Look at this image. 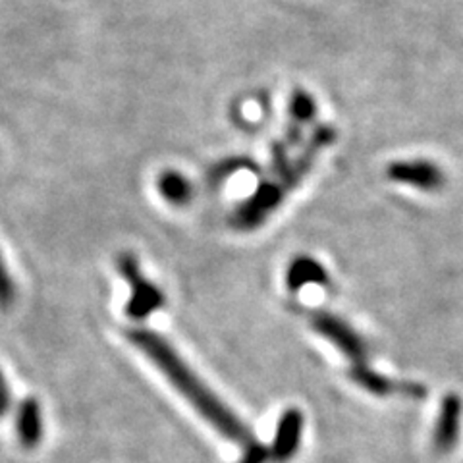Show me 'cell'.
I'll use <instances>...</instances> for the list:
<instances>
[{"label": "cell", "instance_id": "cell-12", "mask_svg": "<svg viewBox=\"0 0 463 463\" xmlns=\"http://www.w3.org/2000/svg\"><path fill=\"white\" fill-rule=\"evenodd\" d=\"M317 103L311 93L306 90H294L292 95H289V103H288V122L296 124L299 128L306 129L307 126H313L317 120Z\"/></svg>", "mask_w": 463, "mask_h": 463}, {"label": "cell", "instance_id": "cell-13", "mask_svg": "<svg viewBox=\"0 0 463 463\" xmlns=\"http://www.w3.org/2000/svg\"><path fill=\"white\" fill-rule=\"evenodd\" d=\"M14 301H16V286H14L3 253H0V309L8 311L14 306Z\"/></svg>", "mask_w": 463, "mask_h": 463}, {"label": "cell", "instance_id": "cell-2", "mask_svg": "<svg viewBox=\"0 0 463 463\" xmlns=\"http://www.w3.org/2000/svg\"><path fill=\"white\" fill-rule=\"evenodd\" d=\"M118 272L129 284V289H132V296H129L126 306V315L129 318L141 321V318H147L165 306V296L161 288L155 286L149 279H145L136 255L122 253L118 257Z\"/></svg>", "mask_w": 463, "mask_h": 463}, {"label": "cell", "instance_id": "cell-4", "mask_svg": "<svg viewBox=\"0 0 463 463\" xmlns=\"http://www.w3.org/2000/svg\"><path fill=\"white\" fill-rule=\"evenodd\" d=\"M311 326L317 335L326 338L332 345H336L347 359H352L354 365L365 364L367 344L361 338L359 332L347 325L344 318L326 311H317L311 317Z\"/></svg>", "mask_w": 463, "mask_h": 463}, {"label": "cell", "instance_id": "cell-6", "mask_svg": "<svg viewBox=\"0 0 463 463\" xmlns=\"http://www.w3.org/2000/svg\"><path fill=\"white\" fill-rule=\"evenodd\" d=\"M350 379L374 396H388L394 392H403L410 396H423L425 394V390L419 384H398L394 381L386 379L384 374L369 369L365 364L354 365L350 369Z\"/></svg>", "mask_w": 463, "mask_h": 463}, {"label": "cell", "instance_id": "cell-11", "mask_svg": "<svg viewBox=\"0 0 463 463\" xmlns=\"http://www.w3.org/2000/svg\"><path fill=\"white\" fill-rule=\"evenodd\" d=\"M158 194L174 207H184L194 197V184L178 170H166L158 176Z\"/></svg>", "mask_w": 463, "mask_h": 463}, {"label": "cell", "instance_id": "cell-3", "mask_svg": "<svg viewBox=\"0 0 463 463\" xmlns=\"http://www.w3.org/2000/svg\"><path fill=\"white\" fill-rule=\"evenodd\" d=\"M286 195L288 194L282 190V185L277 180H263L248 199H243L240 205L232 211L230 224L240 232H251L259 228L282 205Z\"/></svg>", "mask_w": 463, "mask_h": 463}, {"label": "cell", "instance_id": "cell-5", "mask_svg": "<svg viewBox=\"0 0 463 463\" xmlns=\"http://www.w3.org/2000/svg\"><path fill=\"white\" fill-rule=\"evenodd\" d=\"M303 432V415L299 410H286L277 425V434L270 448V458L277 463H288L298 454Z\"/></svg>", "mask_w": 463, "mask_h": 463}, {"label": "cell", "instance_id": "cell-9", "mask_svg": "<svg viewBox=\"0 0 463 463\" xmlns=\"http://www.w3.org/2000/svg\"><path fill=\"white\" fill-rule=\"evenodd\" d=\"M16 429H18V440L25 450H33V448L43 439V413L41 405L35 398H25L16 417Z\"/></svg>", "mask_w": 463, "mask_h": 463}, {"label": "cell", "instance_id": "cell-10", "mask_svg": "<svg viewBox=\"0 0 463 463\" xmlns=\"http://www.w3.org/2000/svg\"><path fill=\"white\" fill-rule=\"evenodd\" d=\"M459 415H461L459 400L456 396L444 398L437 430H434V446H437V450L446 452L454 446L458 439V430H459Z\"/></svg>", "mask_w": 463, "mask_h": 463}, {"label": "cell", "instance_id": "cell-1", "mask_svg": "<svg viewBox=\"0 0 463 463\" xmlns=\"http://www.w3.org/2000/svg\"><path fill=\"white\" fill-rule=\"evenodd\" d=\"M128 338L161 369V373L187 400V403L214 430H219L224 439L238 444H250L253 440L250 429L240 421L238 415L226 408L224 402L199 379L192 367L185 364L180 354L161 335H156L153 330L134 328L128 332Z\"/></svg>", "mask_w": 463, "mask_h": 463}, {"label": "cell", "instance_id": "cell-8", "mask_svg": "<svg viewBox=\"0 0 463 463\" xmlns=\"http://www.w3.org/2000/svg\"><path fill=\"white\" fill-rule=\"evenodd\" d=\"M286 284L292 292H299L306 286H325L328 284V272L309 255H299L292 259L286 272Z\"/></svg>", "mask_w": 463, "mask_h": 463}, {"label": "cell", "instance_id": "cell-16", "mask_svg": "<svg viewBox=\"0 0 463 463\" xmlns=\"http://www.w3.org/2000/svg\"><path fill=\"white\" fill-rule=\"evenodd\" d=\"M8 410H10V390L3 371H0V417L6 415Z\"/></svg>", "mask_w": 463, "mask_h": 463}, {"label": "cell", "instance_id": "cell-14", "mask_svg": "<svg viewBox=\"0 0 463 463\" xmlns=\"http://www.w3.org/2000/svg\"><path fill=\"white\" fill-rule=\"evenodd\" d=\"M243 165H250V161L245 163V161H241V158H228V161H224V163L219 165V166H214V168L209 172L211 184L224 182L226 178L232 176V174H236Z\"/></svg>", "mask_w": 463, "mask_h": 463}, {"label": "cell", "instance_id": "cell-7", "mask_svg": "<svg viewBox=\"0 0 463 463\" xmlns=\"http://www.w3.org/2000/svg\"><path fill=\"white\" fill-rule=\"evenodd\" d=\"M388 178L411 184L419 190H434L440 185V172L425 161H400L388 166Z\"/></svg>", "mask_w": 463, "mask_h": 463}, {"label": "cell", "instance_id": "cell-15", "mask_svg": "<svg viewBox=\"0 0 463 463\" xmlns=\"http://www.w3.org/2000/svg\"><path fill=\"white\" fill-rule=\"evenodd\" d=\"M269 456H270V450L267 446L251 440L250 444H245V452L238 463H265Z\"/></svg>", "mask_w": 463, "mask_h": 463}]
</instances>
